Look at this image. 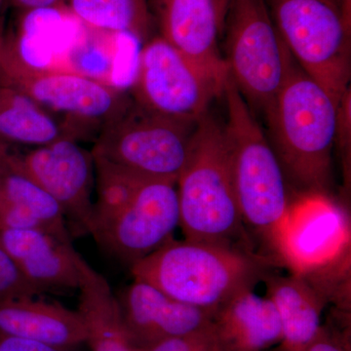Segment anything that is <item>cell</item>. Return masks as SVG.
Returning a JSON list of instances; mask_svg holds the SVG:
<instances>
[{
	"label": "cell",
	"instance_id": "26",
	"mask_svg": "<svg viewBox=\"0 0 351 351\" xmlns=\"http://www.w3.org/2000/svg\"><path fill=\"white\" fill-rule=\"evenodd\" d=\"M66 1L68 0H11L16 8L27 12L59 8L66 5Z\"/></svg>",
	"mask_w": 351,
	"mask_h": 351
},
{
	"label": "cell",
	"instance_id": "24",
	"mask_svg": "<svg viewBox=\"0 0 351 351\" xmlns=\"http://www.w3.org/2000/svg\"><path fill=\"white\" fill-rule=\"evenodd\" d=\"M32 339L10 336L0 332V351H66Z\"/></svg>",
	"mask_w": 351,
	"mask_h": 351
},
{
	"label": "cell",
	"instance_id": "25",
	"mask_svg": "<svg viewBox=\"0 0 351 351\" xmlns=\"http://www.w3.org/2000/svg\"><path fill=\"white\" fill-rule=\"evenodd\" d=\"M302 351H350V346L322 327L316 338Z\"/></svg>",
	"mask_w": 351,
	"mask_h": 351
},
{
	"label": "cell",
	"instance_id": "29",
	"mask_svg": "<svg viewBox=\"0 0 351 351\" xmlns=\"http://www.w3.org/2000/svg\"><path fill=\"white\" fill-rule=\"evenodd\" d=\"M267 351H282V350H281L280 348H278V350H267Z\"/></svg>",
	"mask_w": 351,
	"mask_h": 351
},
{
	"label": "cell",
	"instance_id": "5",
	"mask_svg": "<svg viewBox=\"0 0 351 351\" xmlns=\"http://www.w3.org/2000/svg\"><path fill=\"white\" fill-rule=\"evenodd\" d=\"M223 96V132L244 226L267 239H280L290 208L282 167L255 113L228 73Z\"/></svg>",
	"mask_w": 351,
	"mask_h": 351
},
{
	"label": "cell",
	"instance_id": "28",
	"mask_svg": "<svg viewBox=\"0 0 351 351\" xmlns=\"http://www.w3.org/2000/svg\"><path fill=\"white\" fill-rule=\"evenodd\" d=\"M228 1H230V0H221V2H223V6H225L226 9H228Z\"/></svg>",
	"mask_w": 351,
	"mask_h": 351
},
{
	"label": "cell",
	"instance_id": "4",
	"mask_svg": "<svg viewBox=\"0 0 351 351\" xmlns=\"http://www.w3.org/2000/svg\"><path fill=\"white\" fill-rule=\"evenodd\" d=\"M261 265L240 249L172 239L133 263L130 271L176 301L215 313L239 291L254 286Z\"/></svg>",
	"mask_w": 351,
	"mask_h": 351
},
{
	"label": "cell",
	"instance_id": "27",
	"mask_svg": "<svg viewBox=\"0 0 351 351\" xmlns=\"http://www.w3.org/2000/svg\"><path fill=\"white\" fill-rule=\"evenodd\" d=\"M4 40H5V34H4L3 23L0 20V54L3 47Z\"/></svg>",
	"mask_w": 351,
	"mask_h": 351
},
{
	"label": "cell",
	"instance_id": "21",
	"mask_svg": "<svg viewBox=\"0 0 351 351\" xmlns=\"http://www.w3.org/2000/svg\"><path fill=\"white\" fill-rule=\"evenodd\" d=\"M66 6L91 29L129 34L138 41L149 38V0H68Z\"/></svg>",
	"mask_w": 351,
	"mask_h": 351
},
{
	"label": "cell",
	"instance_id": "11",
	"mask_svg": "<svg viewBox=\"0 0 351 351\" xmlns=\"http://www.w3.org/2000/svg\"><path fill=\"white\" fill-rule=\"evenodd\" d=\"M5 145L7 156L13 165L61 207L71 237L89 234L94 209L92 152L71 137L25 149L17 145Z\"/></svg>",
	"mask_w": 351,
	"mask_h": 351
},
{
	"label": "cell",
	"instance_id": "18",
	"mask_svg": "<svg viewBox=\"0 0 351 351\" xmlns=\"http://www.w3.org/2000/svg\"><path fill=\"white\" fill-rule=\"evenodd\" d=\"M75 262L80 276L77 313L86 330L85 343L92 351H135L107 279L77 252Z\"/></svg>",
	"mask_w": 351,
	"mask_h": 351
},
{
	"label": "cell",
	"instance_id": "7",
	"mask_svg": "<svg viewBox=\"0 0 351 351\" xmlns=\"http://www.w3.org/2000/svg\"><path fill=\"white\" fill-rule=\"evenodd\" d=\"M0 85L22 92L53 115L64 117V128L77 141L80 128L96 130L98 136L133 103L121 90L80 71L27 63L6 36L0 54Z\"/></svg>",
	"mask_w": 351,
	"mask_h": 351
},
{
	"label": "cell",
	"instance_id": "3",
	"mask_svg": "<svg viewBox=\"0 0 351 351\" xmlns=\"http://www.w3.org/2000/svg\"><path fill=\"white\" fill-rule=\"evenodd\" d=\"M176 186L184 240L251 253L246 249L250 242L235 195L223 126L209 113L198 121Z\"/></svg>",
	"mask_w": 351,
	"mask_h": 351
},
{
	"label": "cell",
	"instance_id": "30",
	"mask_svg": "<svg viewBox=\"0 0 351 351\" xmlns=\"http://www.w3.org/2000/svg\"><path fill=\"white\" fill-rule=\"evenodd\" d=\"M2 1H3V0H0V6H1Z\"/></svg>",
	"mask_w": 351,
	"mask_h": 351
},
{
	"label": "cell",
	"instance_id": "20",
	"mask_svg": "<svg viewBox=\"0 0 351 351\" xmlns=\"http://www.w3.org/2000/svg\"><path fill=\"white\" fill-rule=\"evenodd\" d=\"M64 137L71 136L55 115L22 92L0 85V142L34 147Z\"/></svg>",
	"mask_w": 351,
	"mask_h": 351
},
{
	"label": "cell",
	"instance_id": "1",
	"mask_svg": "<svg viewBox=\"0 0 351 351\" xmlns=\"http://www.w3.org/2000/svg\"><path fill=\"white\" fill-rule=\"evenodd\" d=\"M95 188L89 235L101 250L129 267L172 239L180 226L176 182L96 164Z\"/></svg>",
	"mask_w": 351,
	"mask_h": 351
},
{
	"label": "cell",
	"instance_id": "12",
	"mask_svg": "<svg viewBox=\"0 0 351 351\" xmlns=\"http://www.w3.org/2000/svg\"><path fill=\"white\" fill-rule=\"evenodd\" d=\"M122 322L135 348L199 331L212 324L214 313L176 301L160 290L134 279L117 295Z\"/></svg>",
	"mask_w": 351,
	"mask_h": 351
},
{
	"label": "cell",
	"instance_id": "6",
	"mask_svg": "<svg viewBox=\"0 0 351 351\" xmlns=\"http://www.w3.org/2000/svg\"><path fill=\"white\" fill-rule=\"evenodd\" d=\"M295 63L337 103L350 92L351 0H265Z\"/></svg>",
	"mask_w": 351,
	"mask_h": 351
},
{
	"label": "cell",
	"instance_id": "16",
	"mask_svg": "<svg viewBox=\"0 0 351 351\" xmlns=\"http://www.w3.org/2000/svg\"><path fill=\"white\" fill-rule=\"evenodd\" d=\"M252 288L239 291L214 314L212 326L223 351H267L280 346L282 328L276 307Z\"/></svg>",
	"mask_w": 351,
	"mask_h": 351
},
{
	"label": "cell",
	"instance_id": "23",
	"mask_svg": "<svg viewBox=\"0 0 351 351\" xmlns=\"http://www.w3.org/2000/svg\"><path fill=\"white\" fill-rule=\"evenodd\" d=\"M38 295V291L25 280L0 241V298Z\"/></svg>",
	"mask_w": 351,
	"mask_h": 351
},
{
	"label": "cell",
	"instance_id": "13",
	"mask_svg": "<svg viewBox=\"0 0 351 351\" xmlns=\"http://www.w3.org/2000/svg\"><path fill=\"white\" fill-rule=\"evenodd\" d=\"M149 6L159 36L205 69L228 75L218 44L226 13L221 0H149Z\"/></svg>",
	"mask_w": 351,
	"mask_h": 351
},
{
	"label": "cell",
	"instance_id": "10",
	"mask_svg": "<svg viewBox=\"0 0 351 351\" xmlns=\"http://www.w3.org/2000/svg\"><path fill=\"white\" fill-rule=\"evenodd\" d=\"M226 77L195 63L158 36L147 39L140 51L132 95L149 112L197 122L223 95Z\"/></svg>",
	"mask_w": 351,
	"mask_h": 351
},
{
	"label": "cell",
	"instance_id": "17",
	"mask_svg": "<svg viewBox=\"0 0 351 351\" xmlns=\"http://www.w3.org/2000/svg\"><path fill=\"white\" fill-rule=\"evenodd\" d=\"M0 332L69 350L86 341L77 311L36 299V295L0 298Z\"/></svg>",
	"mask_w": 351,
	"mask_h": 351
},
{
	"label": "cell",
	"instance_id": "14",
	"mask_svg": "<svg viewBox=\"0 0 351 351\" xmlns=\"http://www.w3.org/2000/svg\"><path fill=\"white\" fill-rule=\"evenodd\" d=\"M0 241L25 280L39 294L80 287L73 244L34 230H0Z\"/></svg>",
	"mask_w": 351,
	"mask_h": 351
},
{
	"label": "cell",
	"instance_id": "2",
	"mask_svg": "<svg viewBox=\"0 0 351 351\" xmlns=\"http://www.w3.org/2000/svg\"><path fill=\"white\" fill-rule=\"evenodd\" d=\"M339 106L295 62L265 117L285 179L302 195H327L331 186Z\"/></svg>",
	"mask_w": 351,
	"mask_h": 351
},
{
	"label": "cell",
	"instance_id": "9",
	"mask_svg": "<svg viewBox=\"0 0 351 351\" xmlns=\"http://www.w3.org/2000/svg\"><path fill=\"white\" fill-rule=\"evenodd\" d=\"M197 124L157 114L133 101L97 136L94 161L145 179L177 182Z\"/></svg>",
	"mask_w": 351,
	"mask_h": 351
},
{
	"label": "cell",
	"instance_id": "19",
	"mask_svg": "<svg viewBox=\"0 0 351 351\" xmlns=\"http://www.w3.org/2000/svg\"><path fill=\"white\" fill-rule=\"evenodd\" d=\"M267 297L278 313L282 351H302L319 334L322 298L301 276H265Z\"/></svg>",
	"mask_w": 351,
	"mask_h": 351
},
{
	"label": "cell",
	"instance_id": "15",
	"mask_svg": "<svg viewBox=\"0 0 351 351\" xmlns=\"http://www.w3.org/2000/svg\"><path fill=\"white\" fill-rule=\"evenodd\" d=\"M34 230L73 244L59 204L7 156L0 142V230Z\"/></svg>",
	"mask_w": 351,
	"mask_h": 351
},
{
	"label": "cell",
	"instance_id": "8",
	"mask_svg": "<svg viewBox=\"0 0 351 351\" xmlns=\"http://www.w3.org/2000/svg\"><path fill=\"white\" fill-rule=\"evenodd\" d=\"M228 75L253 112L267 117L295 61L265 0H230L226 13Z\"/></svg>",
	"mask_w": 351,
	"mask_h": 351
},
{
	"label": "cell",
	"instance_id": "22",
	"mask_svg": "<svg viewBox=\"0 0 351 351\" xmlns=\"http://www.w3.org/2000/svg\"><path fill=\"white\" fill-rule=\"evenodd\" d=\"M135 351H223L213 326L201 329L199 331L175 337L157 343L145 348H135Z\"/></svg>",
	"mask_w": 351,
	"mask_h": 351
}]
</instances>
